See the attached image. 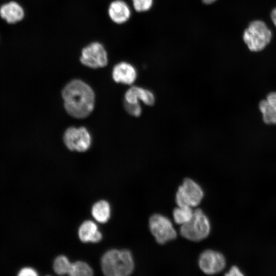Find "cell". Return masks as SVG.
Segmentation results:
<instances>
[{
  "instance_id": "cell-1",
  "label": "cell",
  "mask_w": 276,
  "mask_h": 276,
  "mask_svg": "<svg viewBox=\"0 0 276 276\" xmlns=\"http://www.w3.org/2000/svg\"><path fill=\"white\" fill-rule=\"evenodd\" d=\"M62 97L66 112L73 117L85 118L94 109V92L81 80L75 79L68 83L62 91Z\"/></svg>"
},
{
  "instance_id": "cell-2",
  "label": "cell",
  "mask_w": 276,
  "mask_h": 276,
  "mask_svg": "<svg viewBox=\"0 0 276 276\" xmlns=\"http://www.w3.org/2000/svg\"><path fill=\"white\" fill-rule=\"evenodd\" d=\"M101 268L107 276H127L134 269V263L131 252L127 249H110L101 259Z\"/></svg>"
},
{
  "instance_id": "cell-3",
  "label": "cell",
  "mask_w": 276,
  "mask_h": 276,
  "mask_svg": "<svg viewBox=\"0 0 276 276\" xmlns=\"http://www.w3.org/2000/svg\"><path fill=\"white\" fill-rule=\"evenodd\" d=\"M272 33L265 22L255 20L244 30L243 39L249 50L252 52L263 50L270 42Z\"/></svg>"
},
{
  "instance_id": "cell-4",
  "label": "cell",
  "mask_w": 276,
  "mask_h": 276,
  "mask_svg": "<svg viewBox=\"0 0 276 276\" xmlns=\"http://www.w3.org/2000/svg\"><path fill=\"white\" fill-rule=\"evenodd\" d=\"M211 225L207 216L200 209L194 211L191 219L181 225L180 234L185 238L195 242L201 241L210 234Z\"/></svg>"
},
{
  "instance_id": "cell-5",
  "label": "cell",
  "mask_w": 276,
  "mask_h": 276,
  "mask_svg": "<svg viewBox=\"0 0 276 276\" xmlns=\"http://www.w3.org/2000/svg\"><path fill=\"white\" fill-rule=\"evenodd\" d=\"M203 196L201 187L193 179L186 178L178 188L175 201L178 206L193 208L200 203Z\"/></svg>"
},
{
  "instance_id": "cell-6",
  "label": "cell",
  "mask_w": 276,
  "mask_h": 276,
  "mask_svg": "<svg viewBox=\"0 0 276 276\" xmlns=\"http://www.w3.org/2000/svg\"><path fill=\"white\" fill-rule=\"evenodd\" d=\"M80 61L83 65L91 68L104 67L108 62V53L102 43L93 41L82 49Z\"/></svg>"
},
{
  "instance_id": "cell-7",
  "label": "cell",
  "mask_w": 276,
  "mask_h": 276,
  "mask_svg": "<svg viewBox=\"0 0 276 276\" xmlns=\"http://www.w3.org/2000/svg\"><path fill=\"white\" fill-rule=\"evenodd\" d=\"M149 226L151 234L158 244H165L177 237L176 231L171 220L163 215H152L149 219Z\"/></svg>"
},
{
  "instance_id": "cell-8",
  "label": "cell",
  "mask_w": 276,
  "mask_h": 276,
  "mask_svg": "<svg viewBox=\"0 0 276 276\" xmlns=\"http://www.w3.org/2000/svg\"><path fill=\"white\" fill-rule=\"evenodd\" d=\"M63 141L71 151L84 152L91 145V138L88 130L84 127H71L64 132Z\"/></svg>"
},
{
  "instance_id": "cell-9",
  "label": "cell",
  "mask_w": 276,
  "mask_h": 276,
  "mask_svg": "<svg viewBox=\"0 0 276 276\" xmlns=\"http://www.w3.org/2000/svg\"><path fill=\"white\" fill-rule=\"evenodd\" d=\"M198 264L200 269L206 274H214L225 268L226 260L220 252L212 249L203 251L200 255Z\"/></svg>"
},
{
  "instance_id": "cell-10",
  "label": "cell",
  "mask_w": 276,
  "mask_h": 276,
  "mask_svg": "<svg viewBox=\"0 0 276 276\" xmlns=\"http://www.w3.org/2000/svg\"><path fill=\"white\" fill-rule=\"evenodd\" d=\"M137 71L131 64L122 61L117 63L113 67L112 77L117 83L131 85L137 78Z\"/></svg>"
},
{
  "instance_id": "cell-11",
  "label": "cell",
  "mask_w": 276,
  "mask_h": 276,
  "mask_svg": "<svg viewBox=\"0 0 276 276\" xmlns=\"http://www.w3.org/2000/svg\"><path fill=\"white\" fill-rule=\"evenodd\" d=\"M107 14L114 24L121 25L127 22L131 15L130 7L123 0H113L109 4Z\"/></svg>"
},
{
  "instance_id": "cell-12",
  "label": "cell",
  "mask_w": 276,
  "mask_h": 276,
  "mask_svg": "<svg viewBox=\"0 0 276 276\" xmlns=\"http://www.w3.org/2000/svg\"><path fill=\"white\" fill-rule=\"evenodd\" d=\"M140 100L147 106H152L155 103V97L151 90L137 86L131 87L125 93V101L130 103H137Z\"/></svg>"
},
{
  "instance_id": "cell-13",
  "label": "cell",
  "mask_w": 276,
  "mask_h": 276,
  "mask_svg": "<svg viewBox=\"0 0 276 276\" xmlns=\"http://www.w3.org/2000/svg\"><path fill=\"white\" fill-rule=\"evenodd\" d=\"M0 16L8 23L15 24L23 19L25 12L19 4L10 2L1 7Z\"/></svg>"
},
{
  "instance_id": "cell-14",
  "label": "cell",
  "mask_w": 276,
  "mask_h": 276,
  "mask_svg": "<svg viewBox=\"0 0 276 276\" xmlns=\"http://www.w3.org/2000/svg\"><path fill=\"white\" fill-rule=\"evenodd\" d=\"M91 213L94 218L101 223L106 222L110 217V206L105 200H100L93 206Z\"/></svg>"
},
{
  "instance_id": "cell-15",
  "label": "cell",
  "mask_w": 276,
  "mask_h": 276,
  "mask_svg": "<svg viewBox=\"0 0 276 276\" xmlns=\"http://www.w3.org/2000/svg\"><path fill=\"white\" fill-rule=\"evenodd\" d=\"M264 122L266 124H276V107L266 99L262 100L259 104Z\"/></svg>"
},
{
  "instance_id": "cell-16",
  "label": "cell",
  "mask_w": 276,
  "mask_h": 276,
  "mask_svg": "<svg viewBox=\"0 0 276 276\" xmlns=\"http://www.w3.org/2000/svg\"><path fill=\"white\" fill-rule=\"evenodd\" d=\"M97 231V226L94 222L90 220L85 221L79 228V238L83 242L90 241Z\"/></svg>"
},
{
  "instance_id": "cell-17",
  "label": "cell",
  "mask_w": 276,
  "mask_h": 276,
  "mask_svg": "<svg viewBox=\"0 0 276 276\" xmlns=\"http://www.w3.org/2000/svg\"><path fill=\"white\" fill-rule=\"evenodd\" d=\"M194 211L192 208L181 206L175 208L173 212V216L176 224L182 225L188 222L192 217Z\"/></svg>"
},
{
  "instance_id": "cell-18",
  "label": "cell",
  "mask_w": 276,
  "mask_h": 276,
  "mask_svg": "<svg viewBox=\"0 0 276 276\" xmlns=\"http://www.w3.org/2000/svg\"><path fill=\"white\" fill-rule=\"evenodd\" d=\"M72 276H90L93 274L91 267L83 261H77L71 263L68 273Z\"/></svg>"
},
{
  "instance_id": "cell-19",
  "label": "cell",
  "mask_w": 276,
  "mask_h": 276,
  "mask_svg": "<svg viewBox=\"0 0 276 276\" xmlns=\"http://www.w3.org/2000/svg\"><path fill=\"white\" fill-rule=\"evenodd\" d=\"M71 263L68 259L63 255L58 256L54 260L53 269L58 274H64L68 273Z\"/></svg>"
},
{
  "instance_id": "cell-20",
  "label": "cell",
  "mask_w": 276,
  "mask_h": 276,
  "mask_svg": "<svg viewBox=\"0 0 276 276\" xmlns=\"http://www.w3.org/2000/svg\"><path fill=\"white\" fill-rule=\"evenodd\" d=\"M134 10L138 12L149 10L152 7L153 0H131Z\"/></svg>"
},
{
  "instance_id": "cell-21",
  "label": "cell",
  "mask_w": 276,
  "mask_h": 276,
  "mask_svg": "<svg viewBox=\"0 0 276 276\" xmlns=\"http://www.w3.org/2000/svg\"><path fill=\"white\" fill-rule=\"evenodd\" d=\"M124 107L126 111L133 117H139L142 111V107L140 103H130L124 101Z\"/></svg>"
},
{
  "instance_id": "cell-22",
  "label": "cell",
  "mask_w": 276,
  "mask_h": 276,
  "mask_svg": "<svg viewBox=\"0 0 276 276\" xmlns=\"http://www.w3.org/2000/svg\"><path fill=\"white\" fill-rule=\"evenodd\" d=\"M20 276H36V271L31 268H24L22 269L18 274Z\"/></svg>"
},
{
  "instance_id": "cell-23",
  "label": "cell",
  "mask_w": 276,
  "mask_h": 276,
  "mask_svg": "<svg viewBox=\"0 0 276 276\" xmlns=\"http://www.w3.org/2000/svg\"><path fill=\"white\" fill-rule=\"evenodd\" d=\"M225 275L227 276H240L243 275L244 274L242 273L241 271L238 267H237L236 266H234L230 268L229 271L227 273H226Z\"/></svg>"
},
{
  "instance_id": "cell-24",
  "label": "cell",
  "mask_w": 276,
  "mask_h": 276,
  "mask_svg": "<svg viewBox=\"0 0 276 276\" xmlns=\"http://www.w3.org/2000/svg\"><path fill=\"white\" fill-rule=\"evenodd\" d=\"M266 100L270 103L276 107V92H272L268 94Z\"/></svg>"
},
{
  "instance_id": "cell-25",
  "label": "cell",
  "mask_w": 276,
  "mask_h": 276,
  "mask_svg": "<svg viewBox=\"0 0 276 276\" xmlns=\"http://www.w3.org/2000/svg\"><path fill=\"white\" fill-rule=\"evenodd\" d=\"M270 16L273 24L276 27V7L272 10Z\"/></svg>"
},
{
  "instance_id": "cell-26",
  "label": "cell",
  "mask_w": 276,
  "mask_h": 276,
  "mask_svg": "<svg viewBox=\"0 0 276 276\" xmlns=\"http://www.w3.org/2000/svg\"><path fill=\"white\" fill-rule=\"evenodd\" d=\"M217 0H202L203 3L206 4V5H210L211 4L215 2H216Z\"/></svg>"
}]
</instances>
